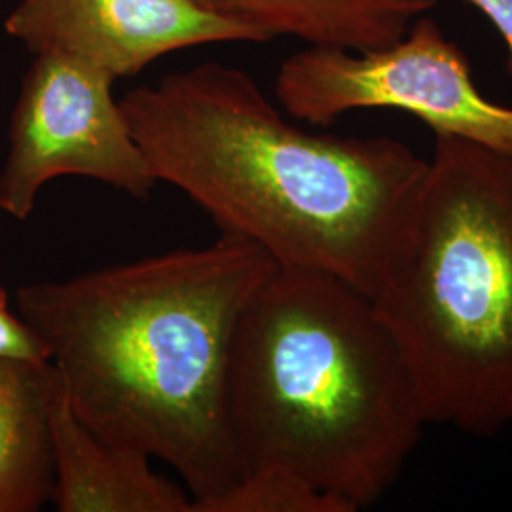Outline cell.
<instances>
[{
    "label": "cell",
    "mask_w": 512,
    "mask_h": 512,
    "mask_svg": "<svg viewBox=\"0 0 512 512\" xmlns=\"http://www.w3.org/2000/svg\"><path fill=\"white\" fill-rule=\"evenodd\" d=\"M239 19L266 40L294 37L308 46L346 50L384 48L431 14L439 0H200Z\"/></svg>",
    "instance_id": "obj_9"
},
{
    "label": "cell",
    "mask_w": 512,
    "mask_h": 512,
    "mask_svg": "<svg viewBox=\"0 0 512 512\" xmlns=\"http://www.w3.org/2000/svg\"><path fill=\"white\" fill-rule=\"evenodd\" d=\"M158 183L198 203L220 232L277 266L380 291L401 251L427 160L389 137L310 133L255 80L207 61L120 99Z\"/></svg>",
    "instance_id": "obj_2"
},
{
    "label": "cell",
    "mask_w": 512,
    "mask_h": 512,
    "mask_svg": "<svg viewBox=\"0 0 512 512\" xmlns=\"http://www.w3.org/2000/svg\"><path fill=\"white\" fill-rule=\"evenodd\" d=\"M194 512H346L329 495L277 469H251L224 494L196 505Z\"/></svg>",
    "instance_id": "obj_11"
},
{
    "label": "cell",
    "mask_w": 512,
    "mask_h": 512,
    "mask_svg": "<svg viewBox=\"0 0 512 512\" xmlns=\"http://www.w3.org/2000/svg\"><path fill=\"white\" fill-rule=\"evenodd\" d=\"M275 97L296 120L327 128L351 110L397 109L435 133L512 152V109L475 86L467 55L429 14L374 50L308 46L275 76Z\"/></svg>",
    "instance_id": "obj_5"
},
{
    "label": "cell",
    "mask_w": 512,
    "mask_h": 512,
    "mask_svg": "<svg viewBox=\"0 0 512 512\" xmlns=\"http://www.w3.org/2000/svg\"><path fill=\"white\" fill-rule=\"evenodd\" d=\"M0 361L48 365L50 353L19 313H14L8 293L0 287Z\"/></svg>",
    "instance_id": "obj_12"
},
{
    "label": "cell",
    "mask_w": 512,
    "mask_h": 512,
    "mask_svg": "<svg viewBox=\"0 0 512 512\" xmlns=\"http://www.w3.org/2000/svg\"><path fill=\"white\" fill-rule=\"evenodd\" d=\"M275 268L251 239L220 232L198 249L19 287L16 308L80 421L165 461L194 512L247 473L226 414L228 361L239 313Z\"/></svg>",
    "instance_id": "obj_1"
},
{
    "label": "cell",
    "mask_w": 512,
    "mask_h": 512,
    "mask_svg": "<svg viewBox=\"0 0 512 512\" xmlns=\"http://www.w3.org/2000/svg\"><path fill=\"white\" fill-rule=\"evenodd\" d=\"M492 21L507 46V71L512 76V0H463Z\"/></svg>",
    "instance_id": "obj_13"
},
{
    "label": "cell",
    "mask_w": 512,
    "mask_h": 512,
    "mask_svg": "<svg viewBox=\"0 0 512 512\" xmlns=\"http://www.w3.org/2000/svg\"><path fill=\"white\" fill-rule=\"evenodd\" d=\"M116 80L73 55L40 52L21 82L0 169V211L27 220L59 177H86L137 200L158 184L129 128Z\"/></svg>",
    "instance_id": "obj_6"
},
{
    "label": "cell",
    "mask_w": 512,
    "mask_h": 512,
    "mask_svg": "<svg viewBox=\"0 0 512 512\" xmlns=\"http://www.w3.org/2000/svg\"><path fill=\"white\" fill-rule=\"evenodd\" d=\"M226 414L245 471H285L346 512L393 486L427 423L372 298L334 275L283 266L239 313Z\"/></svg>",
    "instance_id": "obj_3"
},
{
    "label": "cell",
    "mask_w": 512,
    "mask_h": 512,
    "mask_svg": "<svg viewBox=\"0 0 512 512\" xmlns=\"http://www.w3.org/2000/svg\"><path fill=\"white\" fill-rule=\"evenodd\" d=\"M54 391L52 363L0 361V512H37L50 501Z\"/></svg>",
    "instance_id": "obj_10"
},
{
    "label": "cell",
    "mask_w": 512,
    "mask_h": 512,
    "mask_svg": "<svg viewBox=\"0 0 512 512\" xmlns=\"http://www.w3.org/2000/svg\"><path fill=\"white\" fill-rule=\"evenodd\" d=\"M4 27L33 54L73 55L114 80L177 50L268 42L255 27L200 0H21Z\"/></svg>",
    "instance_id": "obj_7"
},
{
    "label": "cell",
    "mask_w": 512,
    "mask_h": 512,
    "mask_svg": "<svg viewBox=\"0 0 512 512\" xmlns=\"http://www.w3.org/2000/svg\"><path fill=\"white\" fill-rule=\"evenodd\" d=\"M427 423L512 421V152L435 133L401 251L372 296Z\"/></svg>",
    "instance_id": "obj_4"
},
{
    "label": "cell",
    "mask_w": 512,
    "mask_h": 512,
    "mask_svg": "<svg viewBox=\"0 0 512 512\" xmlns=\"http://www.w3.org/2000/svg\"><path fill=\"white\" fill-rule=\"evenodd\" d=\"M59 512H192V495L156 473L150 456L101 439L74 414L55 376L48 418Z\"/></svg>",
    "instance_id": "obj_8"
}]
</instances>
